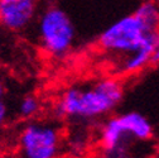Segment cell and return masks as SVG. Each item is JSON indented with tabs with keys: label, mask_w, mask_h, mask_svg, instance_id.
I'll use <instances>...</instances> for the list:
<instances>
[{
	"label": "cell",
	"mask_w": 159,
	"mask_h": 158,
	"mask_svg": "<svg viewBox=\"0 0 159 158\" xmlns=\"http://www.w3.org/2000/svg\"><path fill=\"white\" fill-rule=\"evenodd\" d=\"M8 115H9L8 106H7V104L3 101V99H0V125H3V124L7 122Z\"/></svg>",
	"instance_id": "10"
},
{
	"label": "cell",
	"mask_w": 159,
	"mask_h": 158,
	"mask_svg": "<svg viewBox=\"0 0 159 158\" xmlns=\"http://www.w3.org/2000/svg\"><path fill=\"white\" fill-rule=\"evenodd\" d=\"M154 51L142 48L134 53L115 58V72L120 76H130L143 71L152 63Z\"/></svg>",
	"instance_id": "7"
},
{
	"label": "cell",
	"mask_w": 159,
	"mask_h": 158,
	"mask_svg": "<svg viewBox=\"0 0 159 158\" xmlns=\"http://www.w3.org/2000/svg\"><path fill=\"white\" fill-rule=\"evenodd\" d=\"M133 14L149 32L159 30V4L154 0L144 2L135 9Z\"/></svg>",
	"instance_id": "8"
},
{
	"label": "cell",
	"mask_w": 159,
	"mask_h": 158,
	"mask_svg": "<svg viewBox=\"0 0 159 158\" xmlns=\"http://www.w3.org/2000/svg\"><path fill=\"white\" fill-rule=\"evenodd\" d=\"M5 95V84L3 81V78L0 77V99H3Z\"/></svg>",
	"instance_id": "12"
},
{
	"label": "cell",
	"mask_w": 159,
	"mask_h": 158,
	"mask_svg": "<svg viewBox=\"0 0 159 158\" xmlns=\"http://www.w3.org/2000/svg\"><path fill=\"white\" fill-rule=\"evenodd\" d=\"M152 137V123L138 111L107 118L98 133L100 158H130L129 148L131 143L149 141Z\"/></svg>",
	"instance_id": "2"
},
{
	"label": "cell",
	"mask_w": 159,
	"mask_h": 158,
	"mask_svg": "<svg viewBox=\"0 0 159 158\" xmlns=\"http://www.w3.org/2000/svg\"><path fill=\"white\" fill-rule=\"evenodd\" d=\"M152 63H154V65L159 63V46H158V48L155 49V52H154V54H153V58H152Z\"/></svg>",
	"instance_id": "11"
},
{
	"label": "cell",
	"mask_w": 159,
	"mask_h": 158,
	"mask_svg": "<svg viewBox=\"0 0 159 158\" xmlns=\"http://www.w3.org/2000/svg\"><path fill=\"white\" fill-rule=\"evenodd\" d=\"M124 97V85L116 77H102L92 85L67 87L54 105L56 116L72 122H92L109 115Z\"/></svg>",
	"instance_id": "1"
},
{
	"label": "cell",
	"mask_w": 159,
	"mask_h": 158,
	"mask_svg": "<svg viewBox=\"0 0 159 158\" xmlns=\"http://www.w3.org/2000/svg\"><path fill=\"white\" fill-rule=\"evenodd\" d=\"M20 158H59L63 152V130L51 120L28 123L19 134Z\"/></svg>",
	"instance_id": "5"
},
{
	"label": "cell",
	"mask_w": 159,
	"mask_h": 158,
	"mask_svg": "<svg viewBox=\"0 0 159 158\" xmlns=\"http://www.w3.org/2000/svg\"><path fill=\"white\" fill-rule=\"evenodd\" d=\"M37 16V0H0V24L11 32L28 29Z\"/></svg>",
	"instance_id": "6"
},
{
	"label": "cell",
	"mask_w": 159,
	"mask_h": 158,
	"mask_svg": "<svg viewBox=\"0 0 159 158\" xmlns=\"http://www.w3.org/2000/svg\"><path fill=\"white\" fill-rule=\"evenodd\" d=\"M158 46L159 30L149 32L134 14L117 19L97 38V47L114 58L134 53L142 48H150L155 52Z\"/></svg>",
	"instance_id": "3"
},
{
	"label": "cell",
	"mask_w": 159,
	"mask_h": 158,
	"mask_svg": "<svg viewBox=\"0 0 159 158\" xmlns=\"http://www.w3.org/2000/svg\"><path fill=\"white\" fill-rule=\"evenodd\" d=\"M35 29L39 46L51 57L63 58L72 51L76 28L62 8L56 5L44 8L35 19Z\"/></svg>",
	"instance_id": "4"
},
{
	"label": "cell",
	"mask_w": 159,
	"mask_h": 158,
	"mask_svg": "<svg viewBox=\"0 0 159 158\" xmlns=\"http://www.w3.org/2000/svg\"><path fill=\"white\" fill-rule=\"evenodd\" d=\"M41 101L33 95H28L25 97H23L20 103H19L18 106V113L20 118H24V119H30V118H34L39 111H41Z\"/></svg>",
	"instance_id": "9"
}]
</instances>
